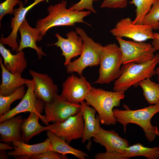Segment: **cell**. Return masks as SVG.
I'll return each mask as SVG.
<instances>
[{"instance_id": "cell-38", "label": "cell", "mask_w": 159, "mask_h": 159, "mask_svg": "<svg viewBox=\"0 0 159 159\" xmlns=\"http://www.w3.org/2000/svg\"><path fill=\"white\" fill-rule=\"evenodd\" d=\"M155 132L156 134H157V136L158 135L159 138V132L158 129V127L157 126H155Z\"/></svg>"}, {"instance_id": "cell-9", "label": "cell", "mask_w": 159, "mask_h": 159, "mask_svg": "<svg viewBox=\"0 0 159 159\" xmlns=\"http://www.w3.org/2000/svg\"><path fill=\"white\" fill-rule=\"evenodd\" d=\"M84 125L82 107L80 111L76 115L71 116L63 122H55L45 126V130L52 132L69 144L72 140L82 138Z\"/></svg>"}, {"instance_id": "cell-26", "label": "cell", "mask_w": 159, "mask_h": 159, "mask_svg": "<svg viewBox=\"0 0 159 159\" xmlns=\"http://www.w3.org/2000/svg\"><path fill=\"white\" fill-rule=\"evenodd\" d=\"M143 90V94L147 102L154 105L158 104L159 84L152 81L150 78H146L138 84Z\"/></svg>"}, {"instance_id": "cell-17", "label": "cell", "mask_w": 159, "mask_h": 159, "mask_svg": "<svg viewBox=\"0 0 159 159\" xmlns=\"http://www.w3.org/2000/svg\"><path fill=\"white\" fill-rule=\"evenodd\" d=\"M19 31L21 38L16 52L29 47L35 50L39 59H41L42 56H47L42 48L36 44V42L42 40L43 37L36 27L32 28L29 25L26 18L20 26Z\"/></svg>"}, {"instance_id": "cell-30", "label": "cell", "mask_w": 159, "mask_h": 159, "mask_svg": "<svg viewBox=\"0 0 159 159\" xmlns=\"http://www.w3.org/2000/svg\"><path fill=\"white\" fill-rule=\"evenodd\" d=\"M20 0H6L0 4V22L6 15L14 13V7L19 4Z\"/></svg>"}, {"instance_id": "cell-13", "label": "cell", "mask_w": 159, "mask_h": 159, "mask_svg": "<svg viewBox=\"0 0 159 159\" xmlns=\"http://www.w3.org/2000/svg\"><path fill=\"white\" fill-rule=\"evenodd\" d=\"M34 83V92L37 98L42 100L45 104L51 103L57 95L58 89L51 77L44 74L29 70Z\"/></svg>"}, {"instance_id": "cell-29", "label": "cell", "mask_w": 159, "mask_h": 159, "mask_svg": "<svg viewBox=\"0 0 159 159\" xmlns=\"http://www.w3.org/2000/svg\"><path fill=\"white\" fill-rule=\"evenodd\" d=\"M143 24L151 26L153 30L159 29V0L155 2L145 16Z\"/></svg>"}, {"instance_id": "cell-28", "label": "cell", "mask_w": 159, "mask_h": 159, "mask_svg": "<svg viewBox=\"0 0 159 159\" xmlns=\"http://www.w3.org/2000/svg\"><path fill=\"white\" fill-rule=\"evenodd\" d=\"M158 0H132L129 3L136 7V16L133 24H143L145 16L149 12L153 3Z\"/></svg>"}, {"instance_id": "cell-6", "label": "cell", "mask_w": 159, "mask_h": 159, "mask_svg": "<svg viewBox=\"0 0 159 159\" xmlns=\"http://www.w3.org/2000/svg\"><path fill=\"white\" fill-rule=\"evenodd\" d=\"M122 64V53L119 46L115 43L103 46L99 77L94 83L107 84L117 79L121 75Z\"/></svg>"}, {"instance_id": "cell-18", "label": "cell", "mask_w": 159, "mask_h": 159, "mask_svg": "<svg viewBox=\"0 0 159 159\" xmlns=\"http://www.w3.org/2000/svg\"><path fill=\"white\" fill-rule=\"evenodd\" d=\"M11 144L14 149L8 152V155L17 159H30L31 157L43 154L50 150V140L48 138L42 143L32 145L21 141H14Z\"/></svg>"}, {"instance_id": "cell-10", "label": "cell", "mask_w": 159, "mask_h": 159, "mask_svg": "<svg viewBox=\"0 0 159 159\" xmlns=\"http://www.w3.org/2000/svg\"><path fill=\"white\" fill-rule=\"evenodd\" d=\"M129 17L121 19L110 31L116 37H126L133 41L143 42L154 38L153 28L144 24H133Z\"/></svg>"}, {"instance_id": "cell-35", "label": "cell", "mask_w": 159, "mask_h": 159, "mask_svg": "<svg viewBox=\"0 0 159 159\" xmlns=\"http://www.w3.org/2000/svg\"><path fill=\"white\" fill-rule=\"evenodd\" d=\"M14 149L13 146H11L7 144L0 143V150H13Z\"/></svg>"}, {"instance_id": "cell-14", "label": "cell", "mask_w": 159, "mask_h": 159, "mask_svg": "<svg viewBox=\"0 0 159 159\" xmlns=\"http://www.w3.org/2000/svg\"><path fill=\"white\" fill-rule=\"evenodd\" d=\"M76 32L71 31L66 34L67 38L62 37L59 34L56 33L55 37L57 40L50 45H55L61 49L62 55L65 58L64 66H66L71 61V59L80 55L82 52L83 44L81 37Z\"/></svg>"}, {"instance_id": "cell-21", "label": "cell", "mask_w": 159, "mask_h": 159, "mask_svg": "<svg viewBox=\"0 0 159 159\" xmlns=\"http://www.w3.org/2000/svg\"><path fill=\"white\" fill-rule=\"evenodd\" d=\"M25 119L21 115H17L1 122L0 141L7 143L21 141L20 127Z\"/></svg>"}, {"instance_id": "cell-23", "label": "cell", "mask_w": 159, "mask_h": 159, "mask_svg": "<svg viewBox=\"0 0 159 159\" xmlns=\"http://www.w3.org/2000/svg\"><path fill=\"white\" fill-rule=\"evenodd\" d=\"M41 113L32 112L27 118L25 119L20 127L21 141L28 144L32 138L45 130V127L42 126L39 122V119L42 117Z\"/></svg>"}, {"instance_id": "cell-31", "label": "cell", "mask_w": 159, "mask_h": 159, "mask_svg": "<svg viewBox=\"0 0 159 159\" xmlns=\"http://www.w3.org/2000/svg\"><path fill=\"white\" fill-rule=\"evenodd\" d=\"M98 0H80L78 2L73 4L69 8L71 10L77 11H83L86 9L94 13L96 11L93 6V2Z\"/></svg>"}, {"instance_id": "cell-39", "label": "cell", "mask_w": 159, "mask_h": 159, "mask_svg": "<svg viewBox=\"0 0 159 159\" xmlns=\"http://www.w3.org/2000/svg\"><path fill=\"white\" fill-rule=\"evenodd\" d=\"M23 0L24 1V4L25 5L29 1V0Z\"/></svg>"}, {"instance_id": "cell-3", "label": "cell", "mask_w": 159, "mask_h": 159, "mask_svg": "<svg viewBox=\"0 0 159 159\" xmlns=\"http://www.w3.org/2000/svg\"><path fill=\"white\" fill-rule=\"evenodd\" d=\"M123 107L125 110L115 108L113 109V112L117 121L123 126L124 133H126V126L128 124H135L143 129L145 137L149 142H153L157 135L155 132V126L151 124V120L159 112V104L136 110H131L128 106L125 104Z\"/></svg>"}, {"instance_id": "cell-20", "label": "cell", "mask_w": 159, "mask_h": 159, "mask_svg": "<svg viewBox=\"0 0 159 159\" xmlns=\"http://www.w3.org/2000/svg\"><path fill=\"white\" fill-rule=\"evenodd\" d=\"M2 60V57H0L2 82L0 85V95L6 96L21 86L26 85L30 80L23 78L21 74H14L9 71L4 67Z\"/></svg>"}, {"instance_id": "cell-16", "label": "cell", "mask_w": 159, "mask_h": 159, "mask_svg": "<svg viewBox=\"0 0 159 159\" xmlns=\"http://www.w3.org/2000/svg\"><path fill=\"white\" fill-rule=\"evenodd\" d=\"M93 140L104 146L106 151L122 155L125 148L129 146L127 140L119 136L114 130H106L101 127L93 138Z\"/></svg>"}, {"instance_id": "cell-7", "label": "cell", "mask_w": 159, "mask_h": 159, "mask_svg": "<svg viewBox=\"0 0 159 159\" xmlns=\"http://www.w3.org/2000/svg\"><path fill=\"white\" fill-rule=\"evenodd\" d=\"M121 49L122 64L134 62L142 64L152 59L156 51L152 44L143 42L126 40L116 37Z\"/></svg>"}, {"instance_id": "cell-12", "label": "cell", "mask_w": 159, "mask_h": 159, "mask_svg": "<svg viewBox=\"0 0 159 159\" xmlns=\"http://www.w3.org/2000/svg\"><path fill=\"white\" fill-rule=\"evenodd\" d=\"M27 90L21 102L14 108L0 116V122L13 117L23 112H39L42 113L45 103L41 99L37 98L34 92L33 79L26 85Z\"/></svg>"}, {"instance_id": "cell-11", "label": "cell", "mask_w": 159, "mask_h": 159, "mask_svg": "<svg viewBox=\"0 0 159 159\" xmlns=\"http://www.w3.org/2000/svg\"><path fill=\"white\" fill-rule=\"evenodd\" d=\"M91 87L90 84L85 77H78L73 74L63 83L60 95L69 103H81L85 100Z\"/></svg>"}, {"instance_id": "cell-22", "label": "cell", "mask_w": 159, "mask_h": 159, "mask_svg": "<svg viewBox=\"0 0 159 159\" xmlns=\"http://www.w3.org/2000/svg\"><path fill=\"white\" fill-rule=\"evenodd\" d=\"M0 53L4 59V67L9 72L21 74L26 68L27 62L23 50L14 54L0 43Z\"/></svg>"}, {"instance_id": "cell-4", "label": "cell", "mask_w": 159, "mask_h": 159, "mask_svg": "<svg viewBox=\"0 0 159 159\" xmlns=\"http://www.w3.org/2000/svg\"><path fill=\"white\" fill-rule=\"evenodd\" d=\"M159 63V54L157 53L152 59L145 63L123 64L121 67V75L115 81L113 91L125 92L132 86H138L142 80L156 75L155 68Z\"/></svg>"}, {"instance_id": "cell-5", "label": "cell", "mask_w": 159, "mask_h": 159, "mask_svg": "<svg viewBox=\"0 0 159 159\" xmlns=\"http://www.w3.org/2000/svg\"><path fill=\"white\" fill-rule=\"evenodd\" d=\"M75 30L82 40L83 50L79 58L66 66V71L69 74L77 72L81 77L83 70L86 67L100 64L103 46L89 37L82 28L77 27Z\"/></svg>"}, {"instance_id": "cell-37", "label": "cell", "mask_w": 159, "mask_h": 159, "mask_svg": "<svg viewBox=\"0 0 159 159\" xmlns=\"http://www.w3.org/2000/svg\"><path fill=\"white\" fill-rule=\"evenodd\" d=\"M159 66L158 67L155 69L156 74L157 75V79L158 81L159 82V63H158Z\"/></svg>"}, {"instance_id": "cell-25", "label": "cell", "mask_w": 159, "mask_h": 159, "mask_svg": "<svg viewBox=\"0 0 159 159\" xmlns=\"http://www.w3.org/2000/svg\"><path fill=\"white\" fill-rule=\"evenodd\" d=\"M138 156L144 157L148 159H158L159 147H145L141 144L138 143L126 148L123 154L124 159Z\"/></svg>"}, {"instance_id": "cell-40", "label": "cell", "mask_w": 159, "mask_h": 159, "mask_svg": "<svg viewBox=\"0 0 159 159\" xmlns=\"http://www.w3.org/2000/svg\"><path fill=\"white\" fill-rule=\"evenodd\" d=\"M158 104H159V101H158Z\"/></svg>"}, {"instance_id": "cell-15", "label": "cell", "mask_w": 159, "mask_h": 159, "mask_svg": "<svg viewBox=\"0 0 159 159\" xmlns=\"http://www.w3.org/2000/svg\"><path fill=\"white\" fill-rule=\"evenodd\" d=\"M45 0H34L33 3L26 7H24L23 2L21 1L19 4V7L14 9V17L11 19L10 27L12 29L11 32L6 38L1 37L0 43L4 45H8L11 48L12 51L16 52L19 47L17 41V32L20 26L25 19L26 14L36 5Z\"/></svg>"}, {"instance_id": "cell-32", "label": "cell", "mask_w": 159, "mask_h": 159, "mask_svg": "<svg viewBox=\"0 0 159 159\" xmlns=\"http://www.w3.org/2000/svg\"><path fill=\"white\" fill-rule=\"evenodd\" d=\"M127 0H104L100 6L102 8H126L127 6Z\"/></svg>"}, {"instance_id": "cell-24", "label": "cell", "mask_w": 159, "mask_h": 159, "mask_svg": "<svg viewBox=\"0 0 159 159\" xmlns=\"http://www.w3.org/2000/svg\"><path fill=\"white\" fill-rule=\"evenodd\" d=\"M47 131L46 135L50 140L51 150L64 155L71 154L79 159L89 158L85 153L72 148L64 139L50 131Z\"/></svg>"}, {"instance_id": "cell-2", "label": "cell", "mask_w": 159, "mask_h": 159, "mask_svg": "<svg viewBox=\"0 0 159 159\" xmlns=\"http://www.w3.org/2000/svg\"><path fill=\"white\" fill-rule=\"evenodd\" d=\"M125 97V92L109 91L91 86L85 100L87 105L96 110L101 124L114 125L117 121L113 108L120 106L121 100Z\"/></svg>"}, {"instance_id": "cell-19", "label": "cell", "mask_w": 159, "mask_h": 159, "mask_svg": "<svg viewBox=\"0 0 159 159\" xmlns=\"http://www.w3.org/2000/svg\"><path fill=\"white\" fill-rule=\"evenodd\" d=\"M81 104L84 123L82 142L84 143L87 141L88 142L87 148L90 150L92 144L91 139L95 136L100 127V120L98 115L95 116L97 111L94 108L90 107L84 101Z\"/></svg>"}, {"instance_id": "cell-36", "label": "cell", "mask_w": 159, "mask_h": 159, "mask_svg": "<svg viewBox=\"0 0 159 159\" xmlns=\"http://www.w3.org/2000/svg\"><path fill=\"white\" fill-rule=\"evenodd\" d=\"M8 154L5 151V150H0V159H6L8 158L7 156Z\"/></svg>"}, {"instance_id": "cell-34", "label": "cell", "mask_w": 159, "mask_h": 159, "mask_svg": "<svg viewBox=\"0 0 159 159\" xmlns=\"http://www.w3.org/2000/svg\"><path fill=\"white\" fill-rule=\"evenodd\" d=\"M154 38L152 42V44L156 51L159 50V34L154 33Z\"/></svg>"}, {"instance_id": "cell-33", "label": "cell", "mask_w": 159, "mask_h": 159, "mask_svg": "<svg viewBox=\"0 0 159 159\" xmlns=\"http://www.w3.org/2000/svg\"><path fill=\"white\" fill-rule=\"evenodd\" d=\"M67 159V155H64L50 150L44 153L31 157L30 159Z\"/></svg>"}, {"instance_id": "cell-1", "label": "cell", "mask_w": 159, "mask_h": 159, "mask_svg": "<svg viewBox=\"0 0 159 159\" xmlns=\"http://www.w3.org/2000/svg\"><path fill=\"white\" fill-rule=\"evenodd\" d=\"M67 1L62 0L54 5H50L47 7L48 15L37 21L36 28L42 37L46 34L50 29L58 26H73L77 23L91 25L85 21L83 19L88 16L91 12L72 11L66 7Z\"/></svg>"}, {"instance_id": "cell-8", "label": "cell", "mask_w": 159, "mask_h": 159, "mask_svg": "<svg viewBox=\"0 0 159 159\" xmlns=\"http://www.w3.org/2000/svg\"><path fill=\"white\" fill-rule=\"evenodd\" d=\"M81 108V103H69L57 95L51 103L45 104V115H42L41 120L47 125H49L50 122H62L71 116L78 113Z\"/></svg>"}, {"instance_id": "cell-27", "label": "cell", "mask_w": 159, "mask_h": 159, "mask_svg": "<svg viewBox=\"0 0 159 159\" xmlns=\"http://www.w3.org/2000/svg\"><path fill=\"white\" fill-rule=\"evenodd\" d=\"M26 92L25 86L23 85L7 96L0 95V116L10 110L11 103L17 100L22 99Z\"/></svg>"}]
</instances>
